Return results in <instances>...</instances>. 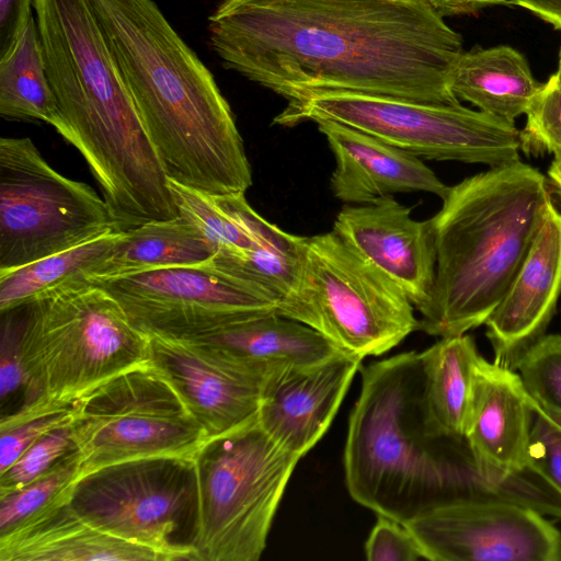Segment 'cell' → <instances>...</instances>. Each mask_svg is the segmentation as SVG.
I'll return each instance as SVG.
<instances>
[{"instance_id": "cell-1", "label": "cell", "mask_w": 561, "mask_h": 561, "mask_svg": "<svg viewBox=\"0 0 561 561\" xmlns=\"http://www.w3.org/2000/svg\"><path fill=\"white\" fill-rule=\"evenodd\" d=\"M208 34L227 69L287 103L324 91L460 103L462 38L427 0H222Z\"/></svg>"}, {"instance_id": "cell-2", "label": "cell", "mask_w": 561, "mask_h": 561, "mask_svg": "<svg viewBox=\"0 0 561 561\" xmlns=\"http://www.w3.org/2000/svg\"><path fill=\"white\" fill-rule=\"evenodd\" d=\"M168 179L210 195L245 193L252 172L213 73L153 0H91Z\"/></svg>"}, {"instance_id": "cell-3", "label": "cell", "mask_w": 561, "mask_h": 561, "mask_svg": "<svg viewBox=\"0 0 561 561\" xmlns=\"http://www.w3.org/2000/svg\"><path fill=\"white\" fill-rule=\"evenodd\" d=\"M60 123L84 158L115 220L125 227L174 207L156 150L121 77L91 0H34Z\"/></svg>"}, {"instance_id": "cell-4", "label": "cell", "mask_w": 561, "mask_h": 561, "mask_svg": "<svg viewBox=\"0 0 561 561\" xmlns=\"http://www.w3.org/2000/svg\"><path fill=\"white\" fill-rule=\"evenodd\" d=\"M551 184L520 160L449 186L428 220L436 271L419 330L466 334L485 324L504 297L552 199Z\"/></svg>"}, {"instance_id": "cell-5", "label": "cell", "mask_w": 561, "mask_h": 561, "mask_svg": "<svg viewBox=\"0 0 561 561\" xmlns=\"http://www.w3.org/2000/svg\"><path fill=\"white\" fill-rule=\"evenodd\" d=\"M360 369L344 448L346 488L358 504L407 524L450 502L463 437L430 430L420 353H401Z\"/></svg>"}, {"instance_id": "cell-6", "label": "cell", "mask_w": 561, "mask_h": 561, "mask_svg": "<svg viewBox=\"0 0 561 561\" xmlns=\"http://www.w3.org/2000/svg\"><path fill=\"white\" fill-rule=\"evenodd\" d=\"M16 323L23 401L0 424L72 405L110 378L150 360L149 337L105 289L70 282L21 306Z\"/></svg>"}, {"instance_id": "cell-7", "label": "cell", "mask_w": 561, "mask_h": 561, "mask_svg": "<svg viewBox=\"0 0 561 561\" xmlns=\"http://www.w3.org/2000/svg\"><path fill=\"white\" fill-rule=\"evenodd\" d=\"M299 457L253 420L207 437L193 460L194 561H257Z\"/></svg>"}, {"instance_id": "cell-8", "label": "cell", "mask_w": 561, "mask_h": 561, "mask_svg": "<svg viewBox=\"0 0 561 561\" xmlns=\"http://www.w3.org/2000/svg\"><path fill=\"white\" fill-rule=\"evenodd\" d=\"M277 313L360 358L381 355L419 330L405 293L334 230L306 237L297 284Z\"/></svg>"}, {"instance_id": "cell-9", "label": "cell", "mask_w": 561, "mask_h": 561, "mask_svg": "<svg viewBox=\"0 0 561 561\" xmlns=\"http://www.w3.org/2000/svg\"><path fill=\"white\" fill-rule=\"evenodd\" d=\"M327 118L370 134L419 158L484 164L519 160L520 131L482 111L347 91H324L287 103L274 117L291 127Z\"/></svg>"}, {"instance_id": "cell-10", "label": "cell", "mask_w": 561, "mask_h": 561, "mask_svg": "<svg viewBox=\"0 0 561 561\" xmlns=\"http://www.w3.org/2000/svg\"><path fill=\"white\" fill-rule=\"evenodd\" d=\"M73 410L70 430L80 460L79 478L131 459L193 457L207 438L150 360L102 382L77 400Z\"/></svg>"}, {"instance_id": "cell-11", "label": "cell", "mask_w": 561, "mask_h": 561, "mask_svg": "<svg viewBox=\"0 0 561 561\" xmlns=\"http://www.w3.org/2000/svg\"><path fill=\"white\" fill-rule=\"evenodd\" d=\"M68 502L92 526L150 548L164 561H194L193 457L159 456L104 466L80 477Z\"/></svg>"}, {"instance_id": "cell-12", "label": "cell", "mask_w": 561, "mask_h": 561, "mask_svg": "<svg viewBox=\"0 0 561 561\" xmlns=\"http://www.w3.org/2000/svg\"><path fill=\"white\" fill-rule=\"evenodd\" d=\"M121 231L104 198L44 159L27 137L0 139V271Z\"/></svg>"}, {"instance_id": "cell-13", "label": "cell", "mask_w": 561, "mask_h": 561, "mask_svg": "<svg viewBox=\"0 0 561 561\" xmlns=\"http://www.w3.org/2000/svg\"><path fill=\"white\" fill-rule=\"evenodd\" d=\"M88 280L115 298L147 335L203 337L278 307L266 289L209 263Z\"/></svg>"}, {"instance_id": "cell-14", "label": "cell", "mask_w": 561, "mask_h": 561, "mask_svg": "<svg viewBox=\"0 0 561 561\" xmlns=\"http://www.w3.org/2000/svg\"><path fill=\"white\" fill-rule=\"evenodd\" d=\"M405 525L431 561H561V533L516 503H447Z\"/></svg>"}, {"instance_id": "cell-15", "label": "cell", "mask_w": 561, "mask_h": 561, "mask_svg": "<svg viewBox=\"0 0 561 561\" xmlns=\"http://www.w3.org/2000/svg\"><path fill=\"white\" fill-rule=\"evenodd\" d=\"M148 337L150 362L169 379L207 437L257 416L265 381L277 366L248 360L204 339Z\"/></svg>"}, {"instance_id": "cell-16", "label": "cell", "mask_w": 561, "mask_h": 561, "mask_svg": "<svg viewBox=\"0 0 561 561\" xmlns=\"http://www.w3.org/2000/svg\"><path fill=\"white\" fill-rule=\"evenodd\" d=\"M363 358L340 351L306 365H283L268 375L257 420L287 451L304 457L330 427Z\"/></svg>"}, {"instance_id": "cell-17", "label": "cell", "mask_w": 561, "mask_h": 561, "mask_svg": "<svg viewBox=\"0 0 561 561\" xmlns=\"http://www.w3.org/2000/svg\"><path fill=\"white\" fill-rule=\"evenodd\" d=\"M411 211L392 195L345 205L335 217L333 230L393 280L420 311L432 294L436 248L430 220H415Z\"/></svg>"}, {"instance_id": "cell-18", "label": "cell", "mask_w": 561, "mask_h": 561, "mask_svg": "<svg viewBox=\"0 0 561 561\" xmlns=\"http://www.w3.org/2000/svg\"><path fill=\"white\" fill-rule=\"evenodd\" d=\"M561 296V210L549 204L504 297L485 322L494 362L515 370L546 330Z\"/></svg>"}, {"instance_id": "cell-19", "label": "cell", "mask_w": 561, "mask_h": 561, "mask_svg": "<svg viewBox=\"0 0 561 561\" xmlns=\"http://www.w3.org/2000/svg\"><path fill=\"white\" fill-rule=\"evenodd\" d=\"M335 159L330 188L346 204H367L394 193L426 192L443 198L449 186L421 158L342 123L313 121Z\"/></svg>"}, {"instance_id": "cell-20", "label": "cell", "mask_w": 561, "mask_h": 561, "mask_svg": "<svg viewBox=\"0 0 561 561\" xmlns=\"http://www.w3.org/2000/svg\"><path fill=\"white\" fill-rule=\"evenodd\" d=\"M537 405L516 370L481 356L463 435L473 455L504 472L526 468Z\"/></svg>"}, {"instance_id": "cell-21", "label": "cell", "mask_w": 561, "mask_h": 561, "mask_svg": "<svg viewBox=\"0 0 561 561\" xmlns=\"http://www.w3.org/2000/svg\"><path fill=\"white\" fill-rule=\"evenodd\" d=\"M70 491L1 533L0 561H164L85 522L70 506Z\"/></svg>"}, {"instance_id": "cell-22", "label": "cell", "mask_w": 561, "mask_h": 561, "mask_svg": "<svg viewBox=\"0 0 561 561\" xmlns=\"http://www.w3.org/2000/svg\"><path fill=\"white\" fill-rule=\"evenodd\" d=\"M542 84L533 76L526 58L507 45L462 51L449 77L458 100L514 124L526 114Z\"/></svg>"}, {"instance_id": "cell-23", "label": "cell", "mask_w": 561, "mask_h": 561, "mask_svg": "<svg viewBox=\"0 0 561 561\" xmlns=\"http://www.w3.org/2000/svg\"><path fill=\"white\" fill-rule=\"evenodd\" d=\"M423 408L436 435L463 437L479 354L468 334L440 337L420 353Z\"/></svg>"}, {"instance_id": "cell-24", "label": "cell", "mask_w": 561, "mask_h": 561, "mask_svg": "<svg viewBox=\"0 0 561 561\" xmlns=\"http://www.w3.org/2000/svg\"><path fill=\"white\" fill-rule=\"evenodd\" d=\"M216 252V247L193 222L178 215L172 219L152 220L125 231L90 278L205 264Z\"/></svg>"}, {"instance_id": "cell-25", "label": "cell", "mask_w": 561, "mask_h": 561, "mask_svg": "<svg viewBox=\"0 0 561 561\" xmlns=\"http://www.w3.org/2000/svg\"><path fill=\"white\" fill-rule=\"evenodd\" d=\"M195 339L209 341L248 360L274 366L311 364L341 351L312 328L276 311Z\"/></svg>"}, {"instance_id": "cell-26", "label": "cell", "mask_w": 561, "mask_h": 561, "mask_svg": "<svg viewBox=\"0 0 561 561\" xmlns=\"http://www.w3.org/2000/svg\"><path fill=\"white\" fill-rule=\"evenodd\" d=\"M0 115L5 119L45 122L55 129L60 123L34 15L0 55Z\"/></svg>"}, {"instance_id": "cell-27", "label": "cell", "mask_w": 561, "mask_h": 561, "mask_svg": "<svg viewBox=\"0 0 561 561\" xmlns=\"http://www.w3.org/2000/svg\"><path fill=\"white\" fill-rule=\"evenodd\" d=\"M125 231H112L24 266L0 271V311L14 310L70 282L89 279Z\"/></svg>"}, {"instance_id": "cell-28", "label": "cell", "mask_w": 561, "mask_h": 561, "mask_svg": "<svg viewBox=\"0 0 561 561\" xmlns=\"http://www.w3.org/2000/svg\"><path fill=\"white\" fill-rule=\"evenodd\" d=\"M168 185L179 215L193 222L209 239L217 249L215 255H240L260 245L247 229L218 204L214 195L170 179Z\"/></svg>"}, {"instance_id": "cell-29", "label": "cell", "mask_w": 561, "mask_h": 561, "mask_svg": "<svg viewBox=\"0 0 561 561\" xmlns=\"http://www.w3.org/2000/svg\"><path fill=\"white\" fill-rule=\"evenodd\" d=\"M79 473L80 460L75 450L31 483L0 494V534L71 490Z\"/></svg>"}, {"instance_id": "cell-30", "label": "cell", "mask_w": 561, "mask_h": 561, "mask_svg": "<svg viewBox=\"0 0 561 561\" xmlns=\"http://www.w3.org/2000/svg\"><path fill=\"white\" fill-rule=\"evenodd\" d=\"M515 370L543 410L561 415V335L545 334L520 356Z\"/></svg>"}, {"instance_id": "cell-31", "label": "cell", "mask_w": 561, "mask_h": 561, "mask_svg": "<svg viewBox=\"0 0 561 561\" xmlns=\"http://www.w3.org/2000/svg\"><path fill=\"white\" fill-rule=\"evenodd\" d=\"M520 129V151L526 154H549L561 149V75L549 77L526 111Z\"/></svg>"}, {"instance_id": "cell-32", "label": "cell", "mask_w": 561, "mask_h": 561, "mask_svg": "<svg viewBox=\"0 0 561 561\" xmlns=\"http://www.w3.org/2000/svg\"><path fill=\"white\" fill-rule=\"evenodd\" d=\"M75 450L70 425L46 433L30 445L9 468L0 472V494L31 483Z\"/></svg>"}, {"instance_id": "cell-33", "label": "cell", "mask_w": 561, "mask_h": 561, "mask_svg": "<svg viewBox=\"0 0 561 561\" xmlns=\"http://www.w3.org/2000/svg\"><path fill=\"white\" fill-rule=\"evenodd\" d=\"M527 466L561 494V415L539 405L533 419Z\"/></svg>"}, {"instance_id": "cell-34", "label": "cell", "mask_w": 561, "mask_h": 561, "mask_svg": "<svg viewBox=\"0 0 561 561\" xmlns=\"http://www.w3.org/2000/svg\"><path fill=\"white\" fill-rule=\"evenodd\" d=\"M73 404L24 421L0 424V472L9 468L36 439L56 428L70 425Z\"/></svg>"}, {"instance_id": "cell-35", "label": "cell", "mask_w": 561, "mask_h": 561, "mask_svg": "<svg viewBox=\"0 0 561 561\" xmlns=\"http://www.w3.org/2000/svg\"><path fill=\"white\" fill-rule=\"evenodd\" d=\"M369 561H415L426 559L425 552L410 528L385 515L377 520L365 543Z\"/></svg>"}, {"instance_id": "cell-36", "label": "cell", "mask_w": 561, "mask_h": 561, "mask_svg": "<svg viewBox=\"0 0 561 561\" xmlns=\"http://www.w3.org/2000/svg\"><path fill=\"white\" fill-rule=\"evenodd\" d=\"M18 388L23 389V370L18 346L16 325H2L0 355V397L3 403Z\"/></svg>"}, {"instance_id": "cell-37", "label": "cell", "mask_w": 561, "mask_h": 561, "mask_svg": "<svg viewBox=\"0 0 561 561\" xmlns=\"http://www.w3.org/2000/svg\"><path fill=\"white\" fill-rule=\"evenodd\" d=\"M34 0H0V55L18 39L33 16Z\"/></svg>"}, {"instance_id": "cell-38", "label": "cell", "mask_w": 561, "mask_h": 561, "mask_svg": "<svg viewBox=\"0 0 561 561\" xmlns=\"http://www.w3.org/2000/svg\"><path fill=\"white\" fill-rule=\"evenodd\" d=\"M443 16L476 13L486 7L507 4V0H427Z\"/></svg>"}, {"instance_id": "cell-39", "label": "cell", "mask_w": 561, "mask_h": 561, "mask_svg": "<svg viewBox=\"0 0 561 561\" xmlns=\"http://www.w3.org/2000/svg\"><path fill=\"white\" fill-rule=\"evenodd\" d=\"M507 4L522 7L561 30V0H507Z\"/></svg>"}, {"instance_id": "cell-40", "label": "cell", "mask_w": 561, "mask_h": 561, "mask_svg": "<svg viewBox=\"0 0 561 561\" xmlns=\"http://www.w3.org/2000/svg\"><path fill=\"white\" fill-rule=\"evenodd\" d=\"M547 174L553 193L561 197V149L553 153Z\"/></svg>"}, {"instance_id": "cell-41", "label": "cell", "mask_w": 561, "mask_h": 561, "mask_svg": "<svg viewBox=\"0 0 561 561\" xmlns=\"http://www.w3.org/2000/svg\"><path fill=\"white\" fill-rule=\"evenodd\" d=\"M557 72H558L559 75H561V48H560V53H559V64H558V70H557Z\"/></svg>"}]
</instances>
